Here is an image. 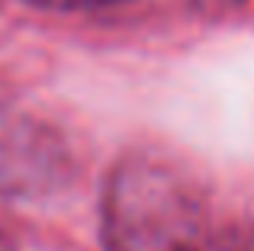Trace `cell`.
Instances as JSON below:
<instances>
[{"label":"cell","instance_id":"3957f363","mask_svg":"<svg viewBox=\"0 0 254 251\" xmlns=\"http://www.w3.org/2000/svg\"><path fill=\"white\" fill-rule=\"evenodd\" d=\"M26 3L45 6V10H100V6H113L123 0H26Z\"/></svg>","mask_w":254,"mask_h":251},{"label":"cell","instance_id":"7a4b0ae2","mask_svg":"<svg viewBox=\"0 0 254 251\" xmlns=\"http://www.w3.org/2000/svg\"><path fill=\"white\" fill-rule=\"evenodd\" d=\"M55 155L58 151L42 126L0 103V190L23 193L29 187H45L55 174Z\"/></svg>","mask_w":254,"mask_h":251},{"label":"cell","instance_id":"6da1fadb","mask_svg":"<svg viewBox=\"0 0 254 251\" xmlns=\"http://www.w3.org/2000/svg\"><path fill=\"white\" fill-rule=\"evenodd\" d=\"M100 213L103 251H206L203 196L161 158H123L106 177Z\"/></svg>","mask_w":254,"mask_h":251}]
</instances>
